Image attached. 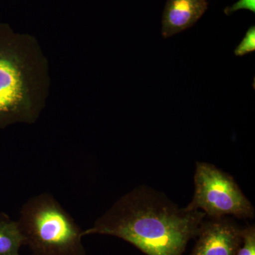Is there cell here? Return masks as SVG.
<instances>
[{
    "instance_id": "5b68a950",
    "label": "cell",
    "mask_w": 255,
    "mask_h": 255,
    "mask_svg": "<svg viewBox=\"0 0 255 255\" xmlns=\"http://www.w3.org/2000/svg\"><path fill=\"white\" fill-rule=\"evenodd\" d=\"M243 228L226 217L205 218L191 255H236L242 243Z\"/></svg>"
},
{
    "instance_id": "6da1fadb",
    "label": "cell",
    "mask_w": 255,
    "mask_h": 255,
    "mask_svg": "<svg viewBox=\"0 0 255 255\" xmlns=\"http://www.w3.org/2000/svg\"><path fill=\"white\" fill-rule=\"evenodd\" d=\"M206 215L179 207L164 193L140 186L124 194L83 236H114L147 255H182L196 237Z\"/></svg>"
},
{
    "instance_id": "3957f363",
    "label": "cell",
    "mask_w": 255,
    "mask_h": 255,
    "mask_svg": "<svg viewBox=\"0 0 255 255\" xmlns=\"http://www.w3.org/2000/svg\"><path fill=\"white\" fill-rule=\"evenodd\" d=\"M187 208L202 211L209 219L229 216L240 219L255 217L254 206L234 178L207 162H196L194 194Z\"/></svg>"
},
{
    "instance_id": "52a82bcc",
    "label": "cell",
    "mask_w": 255,
    "mask_h": 255,
    "mask_svg": "<svg viewBox=\"0 0 255 255\" xmlns=\"http://www.w3.org/2000/svg\"><path fill=\"white\" fill-rule=\"evenodd\" d=\"M24 244V236L18 221L0 214V255H20V248Z\"/></svg>"
},
{
    "instance_id": "8992f818",
    "label": "cell",
    "mask_w": 255,
    "mask_h": 255,
    "mask_svg": "<svg viewBox=\"0 0 255 255\" xmlns=\"http://www.w3.org/2000/svg\"><path fill=\"white\" fill-rule=\"evenodd\" d=\"M208 4L207 0H167L162 14V36L169 38L194 26Z\"/></svg>"
},
{
    "instance_id": "30bf717a",
    "label": "cell",
    "mask_w": 255,
    "mask_h": 255,
    "mask_svg": "<svg viewBox=\"0 0 255 255\" xmlns=\"http://www.w3.org/2000/svg\"><path fill=\"white\" fill-rule=\"evenodd\" d=\"M247 9L255 12V0H238L232 6H228L224 9L225 14L231 15L238 10Z\"/></svg>"
},
{
    "instance_id": "7a4b0ae2",
    "label": "cell",
    "mask_w": 255,
    "mask_h": 255,
    "mask_svg": "<svg viewBox=\"0 0 255 255\" xmlns=\"http://www.w3.org/2000/svg\"><path fill=\"white\" fill-rule=\"evenodd\" d=\"M18 223L24 245L34 255H87L82 243L83 231L49 194L28 199Z\"/></svg>"
},
{
    "instance_id": "ba28073f",
    "label": "cell",
    "mask_w": 255,
    "mask_h": 255,
    "mask_svg": "<svg viewBox=\"0 0 255 255\" xmlns=\"http://www.w3.org/2000/svg\"><path fill=\"white\" fill-rule=\"evenodd\" d=\"M236 255H255V226L243 228L242 243Z\"/></svg>"
},
{
    "instance_id": "277c9868",
    "label": "cell",
    "mask_w": 255,
    "mask_h": 255,
    "mask_svg": "<svg viewBox=\"0 0 255 255\" xmlns=\"http://www.w3.org/2000/svg\"><path fill=\"white\" fill-rule=\"evenodd\" d=\"M26 79L9 32L0 26V128L16 122H31L36 117Z\"/></svg>"
},
{
    "instance_id": "9c48e42d",
    "label": "cell",
    "mask_w": 255,
    "mask_h": 255,
    "mask_svg": "<svg viewBox=\"0 0 255 255\" xmlns=\"http://www.w3.org/2000/svg\"><path fill=\"white\" fill-rule=\"evenodd\" d=\"M255 50V27L252 26L246 32V36L235 49L236 56H244Z\"/></svg>"
}]
</instances>
